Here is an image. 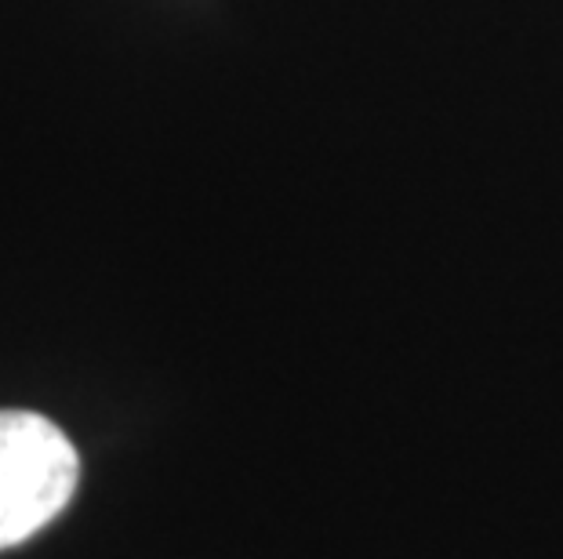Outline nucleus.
I'll return each mask as SVG.
<instances>
[{
  "label": "nucleus",
  "instance_id": "nucleus-1",
  "mask_svg": "<svg viewBox=\"0 0 563 559\" xmlns=\"http://www.w3.org/2000/svg\"><path fill=\"white\" fill-rule=\"evenodd\" d=\"M77 447L37 411L0 407V552L30 541L74 502Z\"/></svg>",
  "mask_w": 563,
  "mask_h": 559
}]
</instances>
